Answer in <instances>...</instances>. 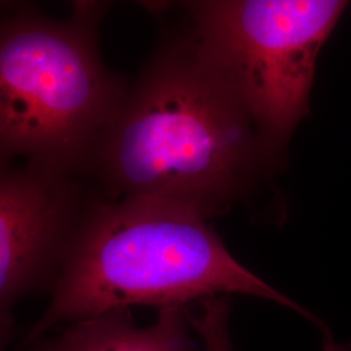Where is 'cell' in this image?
Instances as JSON below:
<instances>
[{"instance_id": "obj_6", "label": "cell", "mask_w": 351, "mask_h": 351, "mask_svg": "<svg viewBox=\"0 0 351 351\" xmlns=\"http://www.w3.org/2000/svg\"><path fill=\"white\" fill-rule=\"evenodd\" d=\"M189 306L158 308L154 323L137 326L132 311L112 310L58 328L24 351H204Z\"/></svg>"}, {"instance_id": "obj_2", "label": "cell", "mask_w": 351, "mask_h": 351, "mask_svg": "<svg viewBox=\"0 0 351 351\" xmlns=\"http://www.w3.org/2000/svg\"><path fill=\"white\" fill-rule=\"evenodd\" d=\"M232 294L315 319L239 263L201 213L169 202L101 197L65 255L46 311L23 343L112 310L188 306Z\"/></svg>"}, {"instance_id": "obj_5", "label": "cell", "mask_w": 351, "mask_h": 351, "mask_svg": "<svg viewBox=\"0 0 351 351\" xmlns=\"http://www.w3.org/2000/svg\"><path fill=\"white\" fill-rule=\"evenodd\" d=\"M101 190L82 171L14 160L0 168L1 342L13 335V308L53 288L65 255Z\"/></svg>"}, {"instance_id": "obj_4", "label": "cell", "mask_w": 351, "mask_h": 351, "mask_svg": "<svg viewBox=\"0 0 351 351\" xmlns=\"http://www.w3.org/2000/svg\"><path fill=\"white\" fill-rule=\"evenodd\" d=\"M207 60L282 160L310 108L319 53L337 25L339 0H189L171 3Z\"/></svg>"}, {"instance_id": "obj_7", "label": "cell", "mask_w": 351, "mask_h": 351, "mask_svg": "<svg viewBox=\"0 0 351 351\" xmlns=\"http://www.w3.org/2000/svg\"><path fill=\"white\" fill-rule=\"evenodd\" d=\"M190 319L204 351H234L229 332V297H211L191 304Z\"/></svg>"}, {"instance_id": "obj_3", "label": "cell", "mask_w": 351, "mask_h": 351, "mask_svg": "<svg viewBox=\"0 0 351 351\" xmlns=\"http://www.w3.org/2000/svg\"><path fill=\"white\" fill-rule=\"evenodd\" d=\"M107 1H73L64 19L14 4L0 23V156L82 171L129 82L103 62Z\"/></svg>"}, {"instance_id": "obj_1", "label": "cell", "mask_w": 351, "mask_h": 351, "mask_svg": "<svg viewBox=\"0 0 351 351\" xmlns=\"http://www.w3.org/2000/svg\"><path fill=\"white\" fill-rule=\"evenodd\" d=\"M281 160L188 25L164 33L84 167L107 199H155L213 220Z\"/></svg>"}]
</instances>
